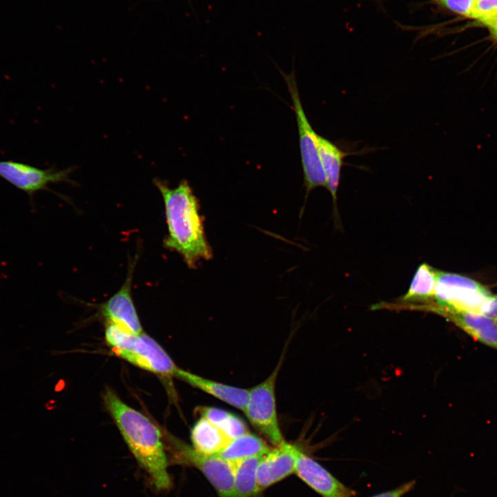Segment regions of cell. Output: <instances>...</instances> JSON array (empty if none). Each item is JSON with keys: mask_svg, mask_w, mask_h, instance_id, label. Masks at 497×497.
Returning a JSON list of instances; mask_svg holds the SVG:
<instances>
[{"mask_svg": "<svg viewBox=\"0 0 497 497\" xmlns=\"http://www.w3.org/2000/svg\"><path fill=\"white\" fill-rule=\"evenodd\" d=\"M459 327L470 337L497 351V322L477 312L440 309L437 311Z\"/></svg>", "mask_w": 497, "mask_h": 497, "instance_id": "7c38bea8", "label": "cell"}, {"mask_svg": "<svg viewBox=\"0 0 497 497\" xmlns=\"http://www.w3.org/2000/svg\"><path fill=\"white\" fill-rule=\"evenodd\" d=\"M199 411L202 417H204L218 428H220L231 414L227 411L211 407H200Z\"/></svg>", "mask_w": 497, "mask_h": 497, "instance_id": "7402d4cb", "label": "cell"}, {"mask_svg": "<svg viewBox=\"0 0 497 497\" xmlns=\"http://www.w3.org/2000/svg\"><path fill=\"white\" fill-rule=\"evenodd\" d=\"M478 313L497 322V295H491L479 309Z\"/></svg>", "mask_w": 497, "mask_h": 497, "instance_id": "d4e9b609", "label": "cell"}, {"mask_svg": "<svg viewBox=\"0 0 497 497\" xmlns=\"http://www.w3.org/2000/svg\"><path fill=\"white\" fill-rule=\"evenodd\" d=\"M281 73L286 83L295 115L306 199L312 190L320 186L327 188L320 157L318 134L309 121L302 107L295 72L293 71L289 75L283 72Z\"/></svg>", "mask_w": 497, "mask_h": 497, "instance_id": "3957f363", "label": "cell"}, {"mask_svg": "<svg viewBox=\"0 0 497 497\" xmlns=\"http://www.w3.org/2000/svg\"><path fill=\"white\" fill-rule=\"evenodd\" d=\"M262 456L235 462L233 497H252L259 493L257 470Z\"/></svg>", "mask_w": 497, "mask_h": 497, "instance_id": "e0dca14e", "label": "cell"}, {"mask_svg": "<svg viewBox=\"0 0 497 497\" xmlns=\"http://www.w3.org/2000/svg\"><path fill=\"white\" fill-rule=\"evenodd\" d=\"M318 143L320 161L326 178L327 188L331 195L334 214L337 218L338 217L337 211V194L343 162L347 156L353 153L344 152L335 144L318 134Z\"/></svg>", "mask_w": 497, "mask_h": 497, "instance_id": "5bb4252c", "label": "cell"}, {"mask_svg": "<svg viewBox=\"0 0 497 497\" xmlns=\"http://www.w3.org/2000/svg\"><path fill=\"white\" fill-rule=\"evenodd\" d=\"M487 26L489 29L492 39L497 42V17L489 23Z\"/></svg>", "mask_w": 497, "mask_h": 497, "instance_id": "484cf974", "label": "cell"}, {"mask_svg": "<svg viewBox=\"0 0 497 497\" xmlns=\"http://www.w3.org/2000/svg\"><path fill=\"white\" fill-rule=\"evenodd\" d=\"M281 364L280 360L266 379L249 389L243 411L251 424L275 446L285 442L278 422L275 400V383Z\"/></svg>", "mask_w": 497, "mask_h": 497, "instance_id": "277c9868", "label": "cell"}, {"mask_svg": "<svg viewBox=\"0 0 497 497\" xmlns=\"http://www.w3.org/2000/svg\"><path fill=\"white\" fill-rule=\"evenodd\" d=\"M137 335L131 334L114 324L106 322L105 339L114 353L119 358L132 351Z\"/></svg>", "mask_w": 497, "mask_h": 497, "instance_id": "d6986e66", "label": "cell"}, {"mask_svg": "<svg viewBox=\"0 0 497 497\" xmlns=\"http://www.w3.org/2000/svg\"><path fill=\"white\" fill-rule=\"evenodd\" d=\"M137 261L135 256L128 266L127 275L121 288L99 306L101 315L106 322L114 324L135 335L143 333L131 294L133 273Z\"/></svg>", "mask_w": 497, "mask_h": 497, "instance_id": "ba28073f", "label": "cell"}, {"mask_svg": "<svg viewBox=\"0 0 497 497\" xmlns=\"http://www.w3.org/2000/svg\"><path fill=\"white\" fill-rule=\"evenodd\" d=\"M299 449L285 441L262 456L257 470L259 492L295 473Z\"/></svg>", "mask_w": 497, "mask_h": 497, "instance_id": "30bf717a", "label": "cell"}, {"mask_svg": "<svg viewBox=\"0 0 497 497\" xmlns=\"http://www.w3.org/2000/svg\"><path fill=\"white\" fill-rule=\"evenodd\" d=\"M175 377L242 411L245 409L249 389L235 387L208 380L182 369H179Z\"/></svg>", "mask_w": 497, "mask_h": 497, "instance_id": "4fadbf2b", "label": "cell"}, {"mask_svg": "<svg viewBox=\"0 0 497 497\" xmlns=\"http://www.w3.org/2000/svg\"><path fill=\"white\" fill-rule=\"evenodd\" d=\"M171 442L176 462L198 469L221 497H233L235 462L199 453L176 438Z\"/></svg>", "mask_w": 497, "mask_h": 497, "instance_id": "8992f818", "label": "cell"}, {"mask_svg": "<svg viewBox=\"0 0 497 497\" xmlns=\"http://www.w3.org/2000/svg\"><path fill=\"white\" fill-rule=\"evenodd\" d=\"M438 271L427 263L421 264L413 277L409 289L402 300L424 302L434 295Z\"/></svg>", "mask_w": 497, "mask_h": 497, "instance_id": "ac0fdd59", "label": "cell"}, {"mask_svg": "<svg viewBox=\"0 0 497 497\" xmlns=\"http://www.w3.org/2000/svg\"><path fill=\"white\" fill-rule=\"evenodd\" d=\"M144 370L175 377L179 367L164 349L144 332L135 338L132 351L120 357Z\"/></svg>", "mask_w": 497, "mask_h": 497, "instance_id": "8fae6325", "label": "cell"}, {"mask_svg": "<svg viewBox=\"0 0 497 497\" xmlns=\"http://www.w3.org/2000/svg\"><path fill=\"white\" fill-rule=\"evenodd\" d=\"M269 450L267 445L261 438L247 432L231 439L218 456L227 461L237 462L247 458L264 455Z\"/></svg>", "mask_w": 497, "mask_h": 497, "instance_id": "2e32d148", "label": "cell"}, {"mask_svg": "<svg viewBox=\"0 0 497 497\" xmlns=\"http://www.w3.org/2000/svg\"><path fill=\"white\" fill-rule=\"evenodd\" d=\"M295 474L322 497H357L354 490L344 485L300 449L297 456Z\"/></svg>", "mask_w": 497, "mask_h": 497, "instance_id": "9c48e42d", "label": "cell"}, {"mask_svg": "<svg viewBox=\"0 0 497 497\" xmlns=\"http://www.w3.org/2000/svg\"><path fill=\"white\" fill-rule=\"evenodd\" d=\"M440 1L449 10L469 17L474 0H440Z\"/></svg>", "mask_w": 497, "mask_h": 497, "instance_id": "603a6c76", "label": "cell"}, {"mask_svg": "<svg viewBox=\"0 0 497 497\" xmlns=\"http://www.w3.org/2000/svg\"><path fill=\"white\" fill-rule=\"evenodd\" d=\"M491 295L485 286L469 277L438 271L433 309L436 311L453 309L478 312Z\"/></svg>", "mask_w": 497, "mask_h": 497, "instance_id": "5b68a950", "label": "cell"}, {"mask_svg": "<svg viewBox=\"0 0 497 497\" xmlns=\"http://www.w3.org/2000/svg\"><path fill=\"white\" fill-rule=\"evenodd\" d=\"M416 483V481L412 480L402 484L395 489L381 492L369 497H403L414 488Z\"/></svg>", "mask_w": 497, "mask_h": 497, "instance_id": "cb8c5ba5", "label": "cell"}, {"mask_svg": "<svg viewBox=\"0 0 497 497\" xmlns=\"http://www.w3.org/2000/svg\"><path fill=\"white\" fill-rule=\"evenodd\" d=\"M104 405L128 448L158 490L170 487L167 458L158 427L141 412L123 402L110 389L104 393Z\"/></svg>", "mask_w": 497, "mask_h": 497, "instance_id": "7a4b0ae2", "label": "cell"}, {"mask_svg": "<svg viewBox=\"0 0 497 497\" xmlns=\"http://www.w3.org/2000/svg\"><path fill=\"white\" fill-rule=\"evenodd\" d=\"M191 439L193 447L206 455H218L231 440L220 428L202 416L191 430Z\"/></svg>", "mask_w": 497, "mask_h": 497, "instance_id": "9a60e30c", "label": "cell"}, {"mask_svg": "<svg viewBox=\"0 0 497 497\" xmlns=\"http://www.w3.org/2000/svg\"><path fill=\"white\" fill-rule=\"evenodd\" d=\"M153 183L164 205L168 229L164 246L179 254L192 269L202 260H211L213 251L206 239L199 200L188 182L182 179L174 188L157 178Z\"/></svg>", "mask_w": 497, "mask_h": 497, "instance_id": "6da1fadb", "label": "cell"}, {"mask_svg": "<svg viewBox=\"0 0 497 497\" xmlns=\"http://www.w3.org/2000/svg\"><path fill=\"white\" fill-rule=\"evenodd\" d=\"M469 17L487 26L497 17V0H474Z\"/></svg>", "mask_w": 497, "mask_h": 497, "instance_id": "ffe728a7", "label": "cell"}, {"mask_svg": "<svg viewBox=\"0 0 497 497\" xmlns=\"http://www.w3.org/2000/svg\"><path fill=\"white\" fill-rule=\"evenodd\" d=\"M230 439L235 438L248 431L244 422L234 414L231 413L220 428Z\"/></svg>", "mask_w": 497, "mask_h": 497, "instance_id": "44dd1931", "label": "cell"}, {"mask_svg": "<svg viewBox=\"0 0 497 497\" xmlns=\"http://www.w3.org/2000/svg\"><path fill=\"white\" fill-rule=\"evenodd\" d=\"M73 170V167L42 169L13 160L0 161V177L26 193L31 201L37 192L49 190L50 184L71 182L70 175Z\"/></svg>", "mask_w": 497, "mask_h": 497, "instance_id": "52a82bcc", "label": "cell"}]
</instances>
